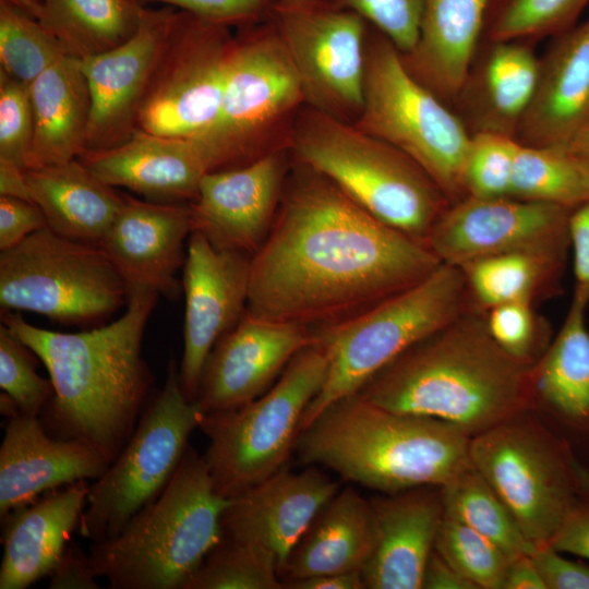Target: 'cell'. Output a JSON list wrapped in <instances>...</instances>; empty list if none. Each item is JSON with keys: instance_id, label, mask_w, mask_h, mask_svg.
<instances>
[{"instance_id": "obj_1", "label": "cell", "mask_w": 589, "mask_h": 589, "mask_svg": "<svg viewBox=\"0 0 589 589\" xmlns=\"http://www.w3.org/2000/svg\"><path fill=\"white\" fill-rule=\"evenodd\" d=\"M305 168L251 256L247 312L321 328L366 311L442 264L424 242L376 219Z\"/></svg>"}, {"instance_id": "obj_2", "label": "cell", "mask_w": 589, "mask_h": 589, "mask_svg": "<svg viewBox=\"0 0 589 589\" xmlns=\"http://www.w3.org/2000/svg\"><path fill=\"white\" fill-rule=\"evenodd\" d=\"M157 298L154 290H135L118 320L76 333L48 330L2 312V323L49 373L55 393L39 416L49 435L85 442L111 462L121 453L151 397L154 376L142 340Z\"/></svg>"}, {"instance_id": "obj_3", "label": "cell", "mask_w": 589, "mask_h": 589, "mask_svg": "<svg viewBox=\"0 0 589 589\" xmlns=\"http://www.w3.org/2000/svg\"><path fill=\"white\" fill-rule=\"evenodd\" d=\"M533 365L504 351L470 308L417 342L356 393L385 409L450 422L473 436L534 410Z\"/></svg>"}, {"instance_id": "obj_4", "label": "cell", "mask_w": 589, "mask_h": 589, "mask_svg": "<svg viewBox=\"0 0 589 589\" xmlns=\"http://www.w3.org/2000/svg\"><path fill=\"white\" fill-rule=\"evenodd\" d=\"M470 441L450 422L395 412L353 394L301 430L294 448L305 464L390 494L448 482L471 465Z\"/></svg>"}, {"instance_id": "obj_5", "label": "cell", "mask_w": 589, "mask_h": 589, "mask_svg": "<svg viewBox=\"0 0 589 589\" xmlns=\"http://www.w3.org/2000/svg\"><path fill=\"white\" fill-rule=\"evenodd\" d=\"M229 500L216 492L204 456L189 446L164 491L117 536L91 544L96 577L112 589H183L224 538Z\"/></svg>"}, {"instance_id": "obj_6", "label": "cell", "mask_w": 589, "mask_h": 589, "mask_svg": "<svg viewBox=\"0 0 589 589\" xmlns=\"http://www.w3.org/2000/svg\"><path fill=\"white\" fill-rule=\"evenodd\" d=\"M473 306L460 267L442 263L418 284L340 323L315 328L328 369L301 430L325 408L353 395L407 349ZM300 430V431H301Z\"/></svg>"}, {"instance_id": "obj_7", "label": "cell", "mask_w": 589, "mask_h": 589, "mask_svg": "<svg viewBox=\"0 0 589 589\" xmlns=\"http://www.w3.org/2000/svg\"><path fill=\"white\" fill-rule=\"evenodd\" d=\"M293 146L303 166L376 219L422 242L449 205L407 155L322 111L302 120Z\"/></svg>"}, {"instance_id": "obj_8", "label": "cell", "mask_w": 589, "mask_h": 589, "mask_svg": "<svg viewBox=\"0 0 589 589\" xmlns=\"http://www.w3.org/2000/svg\"><path fill=\"white\" fill-rule=\"evenodd\" d=\"M327 369V353L317 341L298 352L254 400L203 413L199 429L208 438L203 456L219 495L232 498L285 467Z\"/></svg>"}, {"instance_id": "obj_9", "label": "cell", "mask_w": 589, "mask_h": 589, "mask_svg": "<svg viewBox=\"0 0 589 589\" xmlns=\"http://www.w3.org/2000/svg\"><path fill=\"white\" fill-rule=\"evenodd\" d=\"M356 127L412 159L449 204L467 196L464 169L471 132L408 71L388 39L366 48L363 106Z\"/></svg>"}, {"instance_id": "obj_10", "label": "cell", "mask_w": 589, "mask_h": 589, "mask_svg": "<svg viewBox=\"0 0 589 589\" xmlns=\"http://www.w3.org/2000/svg\"><path fill=\"white\" fill-rule=\"evenodd\" d=\"M533 411L471 436L470 460L540 546L550 544L580 498L572 448Z\"/></svg>"}, {"instance_id": "obj_11", "label": "cell", "mask_w": 589, "mask_h": 589, "mask_svg": "<svg viewBox=\"0 0 589 589\" xmlns=\"http://www.w3.org/2000/svg\"><path fill=\"white\" fill-rule=\"evenodd\" d=\"M127 302L125 283L97 244L46 227L0 251L2 312L27 311L62 325L88 326Z\"/></svg>"}, {"instance_id": "obj_12", "label": "cell", "mask_w": 589, "mask_h": 589, "mask_svg": "<svg viewBox=\"0 0 589 589\" xmlns=\"http://www.w3.org/2000/svg\"><path fill=\"white\" fill-rule=\"evenodd\" d=\"M203 413L182 393L171 359L163 388L149 397L128 443L91 484L80 534L92 543L110 539L153 502L179 467Z\"/></svg>"}, {"instance_id": "obj_13", "label": "cell", "mask_w": 589, "mask_h": 589, "mask_svg": "<svg viewBox=\"0 0 589 589\" xmlns=\"http://www.w3.org/2000/svg\"><path fill=\"white\" fill-rule=\"evenodd\" d=\"M235 39L226 25L176 10L137 115V130L196 137L224 96Z\"/></svg>"}, {"instance_id": "obj_14", "label": "cell", "mask_w": 589, "mask_h": 589, "mask_svg": "<svg viewBox=\"0 0 589 589\" xmlns=\"http://www.w3.org/2000/svg\"><path fill=\"white\" fill-rule=\"evenodd\" d=\"M304 98L280 36L235 39L227 83L212 124L196 137L212 171L245 165L264 154L266 129Z\"/></svg>"}, {"instance_id": "obj_15", "label": "cell", "mask_w": 589, "mask_h": 589, "mask_svg": "<svg viewBox=\"0 0 589 589\" xmlns=\"http://www.w3.org/2000/svg\"><path fill=\"white\" fill-rule=\"evenodd\" d=\"M573 209L512 196H466L449 204L425 238L444 264L512 252L566 260Z\"/></svg>"}, {"instance_id": "obj_16", "label": "cell", "mask_w": 589, "mask_h": 589, "mask_svg": "<svg viewBox=\"0 0 589 589\" xmlns=\"http://www.w3.org/2000/svg\"><path fill=\"white\" fill-rule=\"evenodd\" d=\"M279 36L298 72L304 98L345 121L363 106V19L316 4L283 7Z\"/></svg>"}, {"instance_id": "obj_17", "label": "cell", "mask_w": 589, "mask_h": 589, "mask_svg": "<svg viewBox=\"0 0 589 589\" xmlns=\"http://www.w3.org/2000/svg\"><path fill=\"white\" fill-rule=\"evenodd\" d=\"M250 262L248 254L216 249L197 231L189 236L182 278L184 346L178 371L190 401H196L212 349L247 310Z\"/></svg>"}, {"instance_id": "obj_18", "label": "cell", "mask_w": 589, "mask_h": 589, "mask_svg": "<svg viewBox=\"0 0 589 589\" xmlns=\"http://www.w3.org/2000/svg\"><path fill=\"white\" fill-rule=\"evenodd\" d=\"M318 341L308 326L244 312L212 349L196 401L204 413L239 408L264 394L291 359Z\"/></svg>"}, {"instance_id": "obj_19", "label": "cell", "mask_w": 589, "mask_h": 589, "mask_svg": "<svg viewBox=\"0 0 589 589\" xmlns=\"http://www.w3.org/2000/svg\"><path fill=\"white\" fill-rule=\"evenodd\" d=\"M284 178L285 160L276 151L240 167L207 172L190 203L192 231L216 249L252 256L272 229Z\"/></svg>"}, {"instance_id": "obj_20", "label": "cell", "mask_w": 589, "mask_h": 589, "mask_svg": "<svg viewBox=\"0 0 589 589\" xmlns=\"http://www.w3.org/2000/svg\"><path fill=\"white\" fill-rule=\"evenodd\" d=\"M175 13L168 5L148 9L130 39L81 60L91 95L86 149L117 146L137 130L140 107Z\"/></svg>"}, {"instance_id": "obj_21", "label": "cell", "mask_w": 589, "mask_h": 589, "mask_svg": "<svg viewBox=\"0 0 589 589\" xmlns=\"http://www.w3.org/2000/svg\"><path fill=\"white\" fill-rule=\"evenodd\" d=\"M192 231L185 203H158L124 194L123 204L99 247L125 283L128 296L140 289L177 298L184 265V240Z\"/></svg>"}, {"instance_id": "obj_22", "label": "cell", "mask_w": 589, "mask_h": 589, "mask_svg": "<svg viewBox=\"0 0 589 589\" xmlns=\"http://www.w3.org/2000/svg\"><path fill=\"white\" fill-rule=\"evenodd\" d=\"M338 491L339 483L314 467L301 472L284 467L229 500L221 519L224 536L271 553L280 573L313 519Z\"/></svg>"}, {"instance_id": "obj_23", "label": "cell", "mask_w": 589, "mask_h": 589, "mask_svg": "<svg viewBox=\"0 0 589 589\" xmlns=\"http://www.w3.org/2000/svg\"><path fill=\"white\" fill-rule=\"evenodd\" d=\"M110 464L85 442L49 435L39 417L9 418L0 446V517L49 491L96 480Z\"/></svg>"}, {"instance_id": "obj_24", "label": "cell", "mask_w": 589, "mask_h": 589, "mask_svg": "<svg viewBox=\"0 0 589 589\" xmlns=\"http://www.w3.org/2000/svg\"><path fill=\"white\" fill-rule=\"evenodd\" d=\"M77 159L109 185L158 203L193 202L202 178L212 171L196 140L141 130L117 146L86 149Z\"/></svg>"}, {"instance_id": "obj_25", "label": "cell", "mask_w": 589, "mask_h": 589, "mask_svg": "<svg viewBox=\"0 0 589 589\" xmlns=\"http://www.w3.org/2000/svg\"><path fill=\"white\" fill-rule=\"evenodd\" d=\"M370 502L376 537L361 570L365 588L422 589L424 568L443 518L440 488H411Z\"/></svg>"}, {"instance_id": "obj_26", "label": "cell", "mask_w": 589, "mask_h": 589, "mask_svg": "<svg viewBox=\"0 0 589 589\" xmlns=\"http://www.w3.org/2000/svg\"><path fill=\"white\" fill-rule=\"evenodd\" d=\"M589 121V19L557 35L543 58L516 140L564 146Z\"/></svg>"}, {"instance_id": "obj_27", "label": "cell", "mask_w": 589, "mask_h": 589, "mask_svg": "<svg viewBox=\"0 0 589 589\" xmlns=\"http://www.w3.org/2000/svg\"><path fill=\"white\" fill-rule=\"evenodd\" d=\"M89 486L81 480L49 491L1 518L0 589H25L50 576L79 529Z\"/></svg>"}, {"instance_id": "obj_28", "label": "cell", "mask_w": 589, "mask_h": 589, "mask_svg": "<svg viewBox=\"0 0 589 589\" xmlns=\"http://www.w3.org/2000/svg\"><path fill=\"white\" fill-rule=\"evenodd\" d=\"M589 296L575 289L563 325L533 365L536 409L541 406L565 432L574 455L589 448Z\"/></svg>"}, {"instance_id": "obj_29", "label": "cell", "mask_w": 589, "mask_h": 589, "mask_svg": "<svg viewBox=\"0 0 589 589\" xmlns=\"http://www.w3.org/2000/svg\"><path fill=\"white\" fill-rule=\"evenodd\" d=\"M489 0H424L408 71L442 100L458 98L471 70Z\"/></svg>"}, {"instance_id": "obj_30", "label": "cell", "mask_w": 589, "mask_h": 589, "mask_svg": "<svg viewBox=\"0 0 589 589\" xmlns=\"http://www.w3.org/2000/svg\"><path fill=\"white\" fill-rule=\"evenodd\" d=\"M370 500L354 489L338 491L320 510L280 569L285 584L324 574L362 570L375 544Z\"/></svg>"}, {"instance_id": "obj_31", "label": "cell", "mask_w": 589, "mask_h": 589, "mask_svg": "<svg viewBox=\"0 0 589 589\" xmlns=\"http://www.w3.org/2000/svg\"><path fill=\"white\" fill-rule=\"evenodd\" d=\"M34 131L26 169L63 164L86 149L91 95L81 59L62 55L31 84Z\"/></svg>"}, {"instance_id": "obj_32", "label": "cell", "mask_w": 589, "mask_h": 589, "mask_svg": "<svg viewBox=\"0 0 589 589\" xmlns=\"http://www.w3.org/2000/svg\"><path fill=\"white\" fill-rule=\"evenodd\" d=\"M31 197L47 227L59 236L99 245L124 194L100 180L80 159L25 169Z\"/></svg>"}, {"instance_id": "obj_33", "label": "cell", "mask_w": 589, "mask_h": 589, "mask_svg": "<svg viewBox=\"0 0 589 589\" xmlns=\"http://www.w3.org/2000/svg\"><path fill=\"white\" fill-rule=\"evenodd\" d=\"M474 71L470 70L457 99L464 98L473 132H494L516 139L532 99L539 59L521 41H491Z\"/></svg>"}, {"instance_id": "obj_34", "label": "cell", "mask_w": 589, "mask_h": 589, "mask_svg": "<svg viewBox=\"0 0 589 589\" xmlns=\"http://www.w3.org/2000/svg\"><path fill=\"white\" fill-rule=\"evenodd\" d=\"M40 23L77 59L111 50L139 29L148 8L137 0H41Z\"/></svg>"}, {"instance_id": "obj_35", "label": "cell", "mask_w": 589, "mask_h": 589, "mask_svg": "<svg viewBox=\"0 0 589 589\" xmlns=\"http://www.w3.org/2000/svg\"><path fill=\"white\" fill-rule=\"evenodd\" d=\"M565 261L525 252L491 255L460 266L473 305L488 311L510 302L533 303L560 287Z\"/></svg>"}, {"instance_id": "obj_36", "label": "cell", "mask_w": 589, "mask_h": 589, "mask_svg": "<svg viewBox=\"0 0 589 589\" xmlns=\"http://www.w3.org/2000/svg\"><path fill=\"white\" fill-rule=\"evenodd\" d=\"M440 488L443 515L494 542L509 558L531 554L536 546L472 464Z\"/></svg>"}, {"instance_id": "obj_37", "label": "cell", "mask_w": 589, "mask_h": 589, "mask_svg": "<svg viewBox=\"0 0 589 589\" xmlns=\"http://www.w3.org/2000/svg\"><path fill=\"white\" fill-rule=\"evenodd\" d=\"M510 196L575 209L589 203V166L566 146L519 143Z\"/></svg>"}, {"instance_id": "obj_38", "label": "cell", "mask_w": 589, "mask_h": 589, "mask_svg": "<svg viewBox=\"0 0 589 589\" xmlns=\"http://www.w3.org/2000/svg\"><path fill=\"white\" fill-rule=\"evenodd\" d=\"M276 558L253 544L224 536L183 589H281Z\"/></svg>"}, {"instance_id": "obj_39", "label": "cell", "mask_w": 589, "mask_h": 589, "mask_svg": "<svg viewBox=\"0 0 589 589\" xmlns=\"http://www.w3.org/2000/svg\"><path fill=\"white\" fill-rule=\"evenodd\" d=\"M62 55L63 47L46 26L0 0V70L31 84Z\"/></svg>"}, {"instance_id": "obj_40", "label": "cell", "mask_w": 589, "mask_h": 589, "mask_svg": "<svg viewBox=\"0 0 589 589\" xmlns=\"http://www.w3.org/2000/svg\"><path fill=\"white\" fill-rule=\"evenodd\" d=\"M434 550L477 589H502L510 560L467 525L443 515Z\"/></svg>"}, {"instance_id": "obj_41", "label": "cell", "mask_w": 589, "mask_h": 589, "mask_svg": "<svg viewBox=\"0 0 589 589\" xmlns=\"http://www.w3.org/2000/svg\"><path fill=\"white\" fill-rule=\"evenodd\" d=\"M589 0H508L490 31L491 41L560 35L573 27Z\"/></svg>"}, {"instance_id": "obj_42", "label": "cell", "mask_w": 589, "mask_h": 589, "mask_svg": "<svg viewBox=\"0 0 589 589\" xmlns=\"http://www.w3.org/2000/svg\"><path fill=\"white\" fill-rule=\"evenodd\" d=\"M518 144L515 137L505 134L471 133L464 169L467 196H510Z\"/></svg>"}, {"instance_id": "obj_43", "label": "cell", "mask_w": 589, "mask_h": 589, "mask_svg": "<svg viewBox=\"0 0 589 589\" xmlns=\"http://www.w3.org/2000/svg\"><path fill=\"white\" fill-rule=\"evenodd\" d=\"M32 350L0 325V387L16 402L21 414L39 417L53 396L51 380L36 372Z\"/></svg>"}, {"instance_id": "obj_44", "label": "cell", "mask_w": 589, "mask_h": 589, "mask_svg": "<svg viewBox=\"0 0 589 589\" xmlns=\"http://www.w3.org/2000/svg\"><path fill=\"white\" fill-rule=\"evenodd\" d=\"M488 330L495 342L515 359L534 365L548 349V327L539 322L532 304L510 302L485 311Z\"/></svg>"}, {"instance_id": "obj_45", "label": "cell", "mask_w": 589, "mask_h": 589, "mask_svg": "<svg viewBox=\"0 0 589 589\" xmlns=\"http://www.w3.org/2000/svg\"><path fill=\"white\" fill-rule=\"evenodd\" d=\"M33 131L29 84L0 70V159L26 169Z\"/></svg>"}, {"instance_id": "obj_46", "label": "cell", "mask_w": 589, "mask_h": 589, "mask_svg": "<svg viewBox=\"0 0 589 589\" xmlns=\"http://www.w3.org/2000/svg\"><path fill=\"white\" fill-rule=\"evenodd\" d=\"M352 12L373 23L401 55L417 44L424 0H341Z\"/></svg>"}, {"instance_id": "obj_47", "label": "cell", "mask_w": 589, "mask_h": 589, "mask_svg": "<svg viewBox=\"0 0 589 589\" xmlns=\"http://www.w3.org/2000/svg\"><path fill=\"white\" fill-rule=\"evenodd\" d=\"M143 5L157 2L178 8L204 21L229 25L256 15L267 0H137Z\"/></svg>"}, {"instance_id": "obj_48", "label": "cell", "mask_w": 589, "mask_h": 589, "mask_svg": "<svg viewBox=\"0 0 589 589\" xmlns=\"http://www.w3.org/2000/svg\"><path fill=\"white\" fill-rule=\"evenodd\" d=\"M46 227V217L35 202L0 195V251Z\"/></svg>"}, {"instance_id": "obj_49", "label": "cell", "mask_w": 589, "mask_h": 589, "mask_svg": "<svg viewBox=\"0 0 589 589\" xmlns=\"http://www.w3.org/2000/svg\"><path fill=\"white\" fill-rule=\"evenodd\" d=\"M530 555L545 589H589V565L564 557L549 544L536 546Z\"/></svg>"}, {"instance_id": "obj_50", "label": "cell", "mask_w": 589, "mask_h": 589, "mask_svg": "<svg viewBox=\"0 0 589 589\" xmlns=\"http://www.w3.org/2000/svg\"><path fill=\"white\" fill-rule=\"evenodd\" d=\"M89 555L75 542L65 548L50 574L49 589H98Z\"/></svg>"}, {"instance_id": "obj_51", "label": "cell", "mask_w": 589, "mask_h": 589, "mask_svg": "<svg viewBox=\"0 0 589 589\" xmlns=\"http://www.w3.org/2000/svg\"><path fill=\"white\" fill-rule=\"evenodd\" d=\"M575 289L589 296V203L573 209L569 218Z\"/></svg>"}, {"instance_id": "obj_52", "label": "cell", "mask_w": 589, "mask_h": 589, "mask_svg": "<svg viewBox=\"0 0 589 589\" xmlns=\"http://www.w3.org/2000/svg\"><path fill=\"white\" fill-rule=\"evenodd\" d=\"M561 553L589 560V505L580 500L550 544Z\"/></svg>"}, {"instance_id": "obj_53", "label": "cell", "mask_w": 589, "mask_h": 589, "mask_svg": "<svg viewBox=\"0 0 589 589\" xmlns=\"http://www.w3.org/2000/svg\"><path fill=\"white\" fill-rule=\"evenodd\" d=\"M423 589H477L452 567L435 550L432 551L422 577Z\"/></svg>"}, {"instance_id": "obj_54", "label": "cell", "mask_w": 589, "mask_h": 589, "mask_svg": "<svg viewBox=\"0 0 589 589\" xmlns=\"http://www.w3.org/2000/svg\"><path fill=\"white\" fill-rule=\"evenodd\" d=\"M502 589H545L530 554L509 561Z\"/></svg>"}, {"instance_id": "obj_55", "label": "cell", "mask_w": 589, "mask_h": 589, "mask_svg": "<svg viewBox=\"0 0 589 589\" xmlns=\"http://www.w3.org/2000/svg\"><path fill=\"white\" fill-rule=\"evenodd\" d=\"M289 589H364L365 585L360 570L324 574L291 580L285 584Z\"/></svg>"}, {"instance_id": "obj_56", "label": "cell", "mask_w": 589, "mask_h": 589, "mask_svg": "<svg viewBox=\"0 0 589 589\" xmlns=\"http://www.w3.org/2000/svg\"><path fill=\"white\" fill-rule=\"evenodd\" d=\"M0 195L32 201L26 183L25 169L0 159Z\"/></svg>"}, {"instance_id": "obj_57", "label": "cell", "mask_w": 589, "mask_h": 589, "mask_svg": "<svg viewBox=\"0 0 589 589\" xmlns=\"http://www.w3.org/2000/svg\"><path fill=\"white\" fill-rule=\"evenodd\" d=\"M564 146L589 166V121Z\"/></svg>"}, {"instance_id": "obj_58", "label": "cell", "mask_w": 589, "mask_h": 589, "mask_svg": "<svg viewBox=\"0 0 589 589\" xmlns=\"http://www.w3.org/2000/svg\"><path fill=\"white\" fill-rule=\"evenodd\" d=\"M576 488L579 498L589 505V468L577 458L574 462Z\"/></svg>"}, {"instance_id": "obj_59", "label": "cell", "mask_w": 589, "mask_h": 589, "mask_svg": "<svg viewBox=\"0 0 589 589\" xmlns=\"http://www.w3.org/2000/svg\"><path fill=\"white\" fill-rule=\"evenodd\" d=\"M32 17L41 21L44 16V4L41 0H3Z\"/></svg>"}, {"instance_id": "obj_60", "label": "cell", "mask_w": 589, "mask_h": 589, "mask_svg": "<svg viewBox=\"0 0 589 589\" xmlns=\"http://www.w3.org/2000/svg\"><path fill=\"white\" fill-rule=\"evenodd\" d=\"M0 410L8 419L21 414L16 402L3 390L0 394Z\"/></svg>"}, {"instance_id": "obj_61", "label": "cell", "mask_w": 589, "mask_h": 589, "mask_svg": "<svg viewBox=\"0 0 589 589\" xmlns=\"http://www.w3.org/2000/svg\"><path fill=\"white\" fill-rule=\"evenodd\" d=\"M283 7H303L314 5L318 0H281Z\"/></svg>"}]
</instances>
